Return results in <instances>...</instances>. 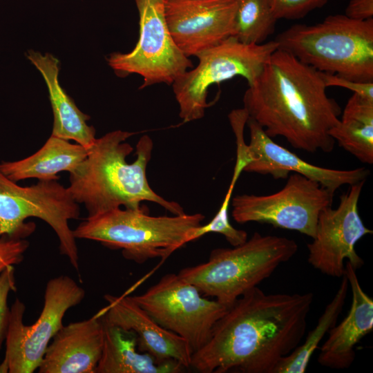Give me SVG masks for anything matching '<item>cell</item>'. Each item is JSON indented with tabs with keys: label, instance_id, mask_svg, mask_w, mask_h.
<instances>
[{
	"label": "cell",
	"instance_id": "277c9868",
	"mask_svg": "<svg viewBox=\"0 0 373 373\" xmlns=\"http://www.w3.org/2000/svg\"><path fill=\"white\" fill-rule=\"evenodd\" d=\"M275 41L279 49L320 72L373 82V18L329 15L314 25H293Z\"/></svg>",
	"mask_w": 373,
	"mask_h": 373
},
{
	"label": "cell",
	"instance_id": "ffe728a7",
	"mask_svg": "<svg viewBox=\"0 0 373 373\" xmlns=\"http://www.w3.org/2000/svg\"><path fill=\"white\" fill-rule=\"evenodd\" d=\"M87 154L88 150L82 145L50 135L34 154L17 161L1 162L0 170L15 182L29 178L58 180L59 173L73 172Z\"/></svg>",
	"mask_w": 373,
	"mask_h": 373
},
{
	"label": "cell",
	"instance_id": "cb8c5ba5",
	"mask_svg": "<svg viewBox=\"0 0 373 373\" xmlns=\"http://www.w3.org/2000/svg\"><path fill=\"white\" fill-rule=\"evenodd\" d=\"M236 4L235 37L245 44L265 42L275 30L277 20L269 0H234Z\"/></svg>",
	"mask_w": 373,
	"mask_h": 373
},
{
	"label": "cell",
	"instance_id": "603a6c76",
	"mask_svg": "<svg viewBox=\"0 0 373 373\" xmlns=\"http://www.w3.org/2000/svg\"><path fill=\"white\" fill-rule=\"evenodd\" d=\"M332 300L327 305L316 327L310 331L304 342L279 362L274 373H304L314 351L326 333L337 322L347 296L349 283L345 275Z\"/></svg>",
	"mask_w": 373,
	"mask_h": 373
},
{
	"label": "cell",
	"instance_id": "6da1fadb",
	"mask_svg": "<svg viewBox=\"0 0 373 373\" xmlns=\"http://www.w3.org/2000/svg\"><path fill=\"white\" fill-rule=\"evenodd\" d=\"M313 299L311 292L251 289L228 307L190 367L200 373H274L301 343Z\"/></svg>",
	"mask_w": 373,
	"mask_h": 373
},
{
	"label": "cell",
	"instance_id": "9a60e30c",
	"mask_svg": "<svg viewBox=\"0 0 373 373\" xmlns=\"http://www.w3.org/2000/svg\"><path fill=\"white\" fill-rule=\"evenodd\" d=\"M249 129V151L252 158L243 171L269 175L275 179L287 178L293 172L318 182L334 193L343 185L365 181L370 171L365 167L349 170L332 169L310 164L275 142L252 118Z\"/></svg>",
	"mask_w": 373,
	"mask_h": 373
},
{
	"label": "cell",
	"instance_id": "ac0fdd59",
	"mask_svg": "<svg viewBox=\"0 0 373 373\" xmlns=\"http://www.w3.org/2000/svg\"><path fill=\"white\" fill-rule=\"evenodd\" d=\"M344 275L352 292L351 307L345 318L329 330L318 356L321 365L337 370L352 364L356 345L373 329V299L363 290L356 269L347 261Z\"/></svg>",
	"mask_w": 373,
	"mask_h": 373
},
{
	"label": "cell",
	"instance_id": "ba28073f",
	"mask_svg": "<svg viewBox=\"0 0 373 373\" xmlns=\"http://www.w3.org/2000/svg\"><path fill=\"white\" fill-rule=\"evenodd\" d=\"M278 48L275 40L245 44L230 37L197 55V66L186 70L172 84L180 117L184 122L202 118L209 106L207 97L211 86L236 76L243 77L251 84Z\"/></svg>",
	"mask_w": 373,
	"mask_h": 373
},
{
	"label": "cell",
	"instance_id": "7a4b0ae2",
	"mask_svg": "<svg viewBox=\"0 0 373 373\" xmlns=\"http://www.w3.org/2000/svg\"><path fill=\"white\" fill-rule=\"evenodd\" d=\"M248 86L243 108L269 137L309 153L334 149L329 131L341 108L327 96L320 71L278 48Z\"/></svg>",
	"mask_w": 373,
	"mask_h": 373
},
{
	"label": "cell",
	"instance_id": "4316f807",
	"mask_svg": "<svg viewBox=\"0 0 373 373\" xmlns=\"http://www.w3.org/2000/svg\"><path fill=\"white\" fill-rule=\"evenodd\" d=\"M15 291V267L9 266L0 274V349L6 341L10 322L8 296L11 291Z\"/></svg>",
	"mask_w": 373,
	"mask_h": 373
},
{
	"label": "cell",
	"instance_id": "e0dca14e",
	"mask_svg": "<svg viewBox=\"0 0 373 373\" xmlns=\"http://www.w3.org/2000/svg\"><path fill=\"white\" fill-rule=\"evenodd\" d=\"M104 322L99 312L57 332L38 368L39 373H95L102 356Z\"/></svg>",
	"mask_w": 373,
	"mask_h": 373
},
{
	"label": "cell",
	"instance_id": "8fae6325",
	"mask_svg": "<svg viewBox=\"0 0 373 373\" xmlns=\"http://www.w3.org/2000/svg\"><path fill=\"white\" fill-rule=\"evenodd\" d=\"M165 0H135L139 15V39L126 53L113 52L106 60L122 77L137 74L143 78L140 88L173 82L193 66L189 57L175 44L164 15Z\"/></svg>",
	"mask_w": 373,
	"mask_h": 373
},
{
	"label": "cell",
	"instance_id": "5b68a950",
	"mask_svg": "<svg viewBox=\"0 0 373 373\" xmlns=\"http://www.w3.org/2000/svg\"><path fill=\"white\" fill-rule=\"evenodd\" d=\"M203 214L151 216L139 209L117 208L87 218L75 230V238L100 242L121 249L127 260L142 264L148 260L165 259L193 241L202 225Z\"/></svg>",
	"mask_w": 373,
	"mask_h": 373
},
{
	"label": "cell",
	"instance_id": "d6986e66",
	"mask_svg": "<svg viewBox=\"0 0 373 373\" xmlns=\"http://www.w3.org/2000/svg\"><path fill=\"white\" fill-rule=\"evenodd\" d=\"M26 57L42 75L48 90L53 114L51 135L73 140L90 149L97 139L95 129L87 124L90 116L79 109L60 85L58 59L50 53L33 50H28Z\"/></svg>",
	"mask_w": 373,
	"mask_h": 373
},
{
	"label": "cell",
	"instance_id": "83f0119b",
	"mask_svg": "<svg viewBox=\"0 0 373 373\" xmlns=\"http://www.w3.org/2000/svg\"><path fill=\"white\" fill-rule=\"evenodd\" d=\"M29 247L25 239L0 238V274L8 267L19 264Z\"/></svg>",
	"mask_w": 373,
	"mask_h": 373
},
{
	"label": "cell",
	"instance_id": "484cf974",
	"mask_svg": "<svg viewBox=\"0 0 373 373\" xmlns=\"http://www.w3.org/2000/svg\"><path fill=\"white\" fill-rule=\"evenodd\" d=\"M328 0H269L271 11L276 20L298 19L309 12L322 8Z\"/></svg>",
	"mask_w": 373,
	"mask_h": 373
},
{
	"label": "cell",
	"instance_id": "3957f363",
	"mask_svg": "<svg viewBox=\"0 0 373 373\" xmlns=\"http://www.w3.org/2000/svg\"><path fill=\"white\" fill-rule=\"evenodd\" d=\"M134 134L116 130L97 138L84 160L69 173L67 189L77 203L84 205L88 216L121 207L139 209L144 201L156 203L173 215L184 213L180 204L166 200L149 184L146 168L153 149L149 135L140 138L135 160L127 162L133 148L126 140Z\"/></svg>",
	"mask_w": 373,
	"mask_h": 373
},
{
	"label": "cell",
	"instance_id": "9c48e42d",
	"mask_svg": "<svg viewBox=\"0 0 373 373\" xmlns=\"http://www.w3.org/2000/svg\"><path fill=\"white\" fill-rule=\"evenodd\" d=\"M85 295L84 289L68 276L51 278L46 283L41 312L30 325L23 321L25 304L15 299L10 307L3 359L9 373H32L38 370L47 347L64 325L66 312L79 305Z\"/></svg>",
	"mask_w": 373,
	"mask_h": 373
},
{
	"label": "cell",
	"instance_id": "f546056e",
	"mask_svg": "<svg viewBox=\"0 0 373 373\" xmlns=\"http://www.w3.org/2000/svg\"><path fill=\"white\" fill-rule=\"evenodd\" d=\"M344 15L358 21L372 19L373 0H350Z\"/></svg>",
	"mask_w": 373,
	"mask_h": 373
},
{
	"label": "cell",
	"instance_id": "7402d4cb",
	"mask_svg": "<svg viewBox=\"0 0 373 373\" xmlns=\"http://www.w3.org/2000/svg\"><path fill=\"white\" fill-rule=\"evenodd\" d=\"M338 145L359 161L373 164V100L353 93L339 122L329 131Z\"/></svg>",
	"mask_w": 373,
	"mask_h": 373
},
{
	"label": "cell",
	"instance_id": "8992f818",
	"mask_svg": "<svg viewBox=\"0 0 373 373\" xmlns=\"http://www.w3.org/2000/svg\"><path fill=\"white\" fill-rule=\"evenodd\" d=\"M298 249L292 239L255 232L241 245L213 249L207 262L185 267L178 275L204 296L228 307L289 260Z\"/></svg>",
	"mask_w": 373,
	"mask_h": 373
},
{
	"label": "cell",
	"instance_id": "44dd1931",
	"mask_svg": "<svg viewBox=\"0 0 373 373\" xmlns=\"http://www.w3.org/2000/svg\"><path fill=\"white\" fill-rule=\"evenodd\" d=\"M137 347L134 333L104 322V345L95 373H177L184 368L173 360L158 363Z\"/></svg>",
	"mask_w": 373,
	"mask_h": 373
},
{
	"label": "cell",
	"instance_id": "52a82bcc",
	"mask_svg": "<svg viewBox=\"0 0 373 373\" xmlns=\"http://www.w3.org/2000/svg\"><path fill=\"white\" fill-rule=\"evenodd\" d=\"M79 215V204L58 180H39L35 184L21 186L0 170V238L25 239L36 227L35 223L26 220L39 218L55 232L61 254L79 272L76 238L68 221L78 219Z\"/></svg>",
	"mask_w": 373,
	"mask_h": 373
},
{
	"label": "cell",
	"instance_id": "f1b7e54d",
	"mask_svg": "<svg viewBox=\"0 0 373 373\" xmlns=\"http://www.w3.org/2000/svg\"><path fill=\"white\" fill-rule=\"evenodd\" d=\"M326 87L338 86L350 90L353 93L366 99L373 100V82H358L352 81L336 75L321 72Z\"/></svg>",
	"mask_w": 373,
	"mask_h": 373
},
{
	"label": "cell",
	"instance_id": "30bf717a",
	"mask_svg": "<svg viewBox=\"0 0 373 373\" xmlns=\"http://www.w3.org/2000/svg\"><path fill=\"white\" fill-rule=\"evenodd\" d=\"M131 298L160 326L184 339L193 353L207 343L228 308L207 298L194 285L173 273Z\"/></svg>",
	"mask_w": 373,
	"mask_h": 373
},
{
	"label": "cell",
	"instance_id": "2e32d148",
	"mask_svg": "<svg viewBox=\"0 0 373 373\" xmlns=\"http://www.w3.org/2000/svg\"><path fill=\"white\" fill-rule=\"evenodd\" d=\"M104 299L107 305L99 311L104 321L134 333L140 351L158 363L173 360L184 367H190L193 352L186 341L160 326L131 296L106 294Z\"/></svg>",
	"mask_w": 373,
	"mask_h": 373
},
{
	"label": "cell",
	"instance_id": "4fadbf2b",
	"mask_svg": "<svg viewBox=\"0 0 373 373\" xmlns=\"http://www.w3.org/2000/svg\"><path fill=\"white\" fill-rule=\"evenodd\" d=\"M365 181L350 185L340 196L338 206L324 209L319 214L316 232L307 244L308 262L322 274L341 278L346 260L358 269L364 264L357 254L356 244L372 233L363 223L358 212V200Z\"/></svg>",
	"mask_w": 373,
	"mask_h": 373
},
{
	"label": "cell",
	"instance_id": "7c38bea8",
	"mask_svg": "<svg viewBox=\"0 0 373 373\" xmlns=\"http://www.w3.org/2000/svg\"><path fill=\"white\" fill-rule=\"evenodd\" d=\"M280 191L231 199L232 217L240 224L266 223L313 238L320 213L332 206L334 194L318 182L293 173Z\"/></svg>",
	"mask_w": 373,
	"mask_h": 373
},
{
	"label": "cell",
	"instance_id": "5bb4252c",
	"mask_svg": "<svg viewBox=\"0 0 373 373\" xmlns=\"http://www.w3.org/2000/svg\"><path fill=\"white\" fill-rule=\"evenodd\" d=\"M164 15L175 44L188 57L236 35L234 0H165Z\"/></svg>",
	"mask_w": 373,
	"mask_h": 373
},
{
	"label": "cell",
	"instance_id": "d4e9b609",
	"mask_svg": "<svg viewBox=\"0 0 373 373\" xmlns=\"http://www.w3.org/2000/svg\"><path fill=\"white\" fill-rule=\"evenodd\" d=\"M238 180L237 178L232 176L228 190L218 211L209 223L201 225L196 229L193 236V240L209 233H217L222 235L231 246L241 245L248 239L247 233L245 230L233 227L229 218V206Z\"/></svg>",
	"mask_w": 373,
	"mask_h": 373
}]
</instances>
